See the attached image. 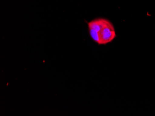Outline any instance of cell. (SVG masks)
<instances>
[{
    "mask_svg": "<svg viewBox=\"0 0 155 116\" xmlns=\"http://www.w3.org/2000/svg\"><path fill=\"white\" fill-rule=\"evenodd\" d=\"M90 36L98 45H106L116 38L114 26L108 19L98 18L87 22Z\"/></svg>",
    "mask_w": 155,
    "mask_h": 116,
    "instance_id": "cell-1",
    "label": "cell"
}]
</instances>
